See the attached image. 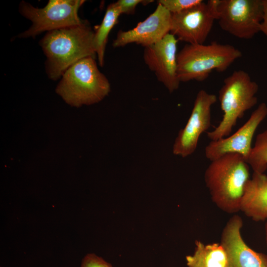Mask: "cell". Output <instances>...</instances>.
<instances>
[{"mask_svg": "<svg viewBox=\"0 0 267 267\" xmlns=\"http://www.w3.org/2000/svg\"><path fill=\"white\" fill-rule=\"evenodd\" d=\"M94 35L87 22L46 32L40 44L46 58L45 68L48 77L56 81L79 60L95 58Z\"/></svg>", "mask_w": 267, "mask_h": 267, "instance_id": "cell-1", "label": "cell"}, {"mask_svg": "<svg viewBox=\"0 0 267 267\" xmlns=\"http://www.w3.org/2000/svg\"><path fill=\"white\" fill-rule=\"evenodd\" d=\"M211 162L205 172L204 181L212 201L227 213L239 212L250 179L249 165L237 153L226 154Z\"/></svg>", "mask_w": 267, "mask_h": 267, "instance_id": "cell-2", "label": "cell"}, {"mask_svg": "<svg viewBox=\"0 0 267 267\" xmlns=\"http://www.w3.org/2000/svg\"><path fill=\"white\" fill-rule=\"evenodd\" d=\"M110 90L108 80L99 71L93 57L83 58L70 67L55 89L67 104L75 107L98 103Z\"/></svg>", "mask_w": 267, "mask_h": 267, "instance_id": "cell-3", "label": "cell"}, {"mask_svg": "<svg viewBox=\"0 0 267 267\" xmlns=\"http://www.w3.org/2000/svg\"><path fill=\"white\" fill-rule=\"evenodd\" d=\"M242 55L240 50L228 44H187L177 54L178 79L180 82H202L213 70L225 71Z\"/></svg>", "mask_w": 267, "mask_h": 267, "instance_id": "cell-4", "label": "cell"}, {"mask_svg": "<svg viewBox=\"0 0 267 267\" xmlns=\"http://www.w3.org/2000/svg\"><path fill=\"white\" fill-rule=\"evenodd\" d=\"M258 89L257 83L243 70L235 71L227 77L219 92L223 118L214 130L207 132V137L216 140L229 136L237 121L257 104Z\"/></svg>", "mask_w": 267, "mask_h": 267, "instance_id": "cell-5", "label": "cell"}, {"mask_svg": "<svg viewBox=\"0 0 267 267\" xmlns=\"http://www.w3.org/2000/svg\"><path fill=\"white\" fill-rule=\"evenodd\" d=\"M85 2L83 0H50L44 7L37 8L21 1L19 11L32 24L18 37L35 38L45 31L83 24L86 21L80 18L78 11Z\"/></svg>", "mask_w": 267, "mask_h": 267, "instance_id": "cell-6", "label": "cell"}, {"mask_svg": "<svg viewBox=\"0 0 267 267\" xmlns=\"http://www.w3.org/2000/svg\"><path fill=\"white\" fill-rule=\"evenodd\" d=\"M218 11L220 27L235 37L250 39L261 32L262 0H220Z\"/></svg>", "mask_w": 267, "mask_h": 267, "instance_id": "cell-7", "label": "cell"}, {"mask_svg": "<svg viewBox=\"0 0 267 267\" xmlns=\"http://www.w3.org/2000/svg\"><path fill=\"white\" fill-rule=\"evenodd\" d=\"M220 0L203 1L180 13L172 14L170 33L188 44H203L218 18Z\"/></svg>", "mask_w": 267, "mask_h": 267, "instance_id": "cell-8", "label": "cell"}, {"mask_svg": "<svg viewBox=\"0 0 267 267\" xmlns=\"http://www.w3.org/2000/svg\"><path fill=\"white\" fill-rule=\"evenodd\" d=\"M217 101L215 94L201 89L197 93L190 117L179 131L173 146L174 155L185 158L196 150L201 134L211 126V110Z\"/></svg>", "mask_w": 267, "mask_h": 267, "instance_id": "cell-9", "label": "cell"}, {"mask_svg": "<svg viewBox=\"0 0 267 267\" xmlns=\"http://www.w3.org/2000/svg\"><path fill=\"white\" fill-rule=\"evenodd\" d=\"M177 38L169 33L158 42L144 48L143 58L148 68L170 93L178 89Z\"/></svg>", "mask_w": 267, "mask_h": 267, "instance_id": "cell-10", "label": "cell"}, {"mask_svg": "<svg viewBox=\"0 0 267 267\" xmlns=\"http://www.w3.org/2000/svg\"><path fill=\"white\" fill-rule=\"evenodd\" d=\"M267 116V105L263 102L251 114L249 119L231 135L211 140L206 146V157L212 161L228 153H237L246 161L251 151L255 133Z\"/></svg>", "mask_w": 267, "mask_h": 267, "instance_id": "cell-11", "label": "cell"}, {"mask_svg": "<svg viewBox=\"0 0 267 267\" xmlns=\"http://www.w3.org/2000/svg\"><path fill=\"white\" fill-rule=\"evenodd\" d=\"M242 218L233 215L222 229L220 243L227 257L226 267H267V255L250 248L242 238Z\"/></svg>", "mask_w": 267, "mask_h": 267, "instance_id": "cell-12", "label": "cell"}, {"mask_svg": "<svg viewBox=\"0 0 267 267\" xmlns=\"http://www.w3.org/2000/svg\"><path fill=\"white\" fill-rule=\"evenodd\" d=\"M171 25L172 14L158 3L154 11L134 28L127 31L120 30L112 46L119 47L135 43L144 47L149 46L170 33Z\"/></svg>", "mask_w": 267, "mask_h": 267, "instance_id": "cell-13", "label": "cell"}, {"mask_svg": "<svg viewBox=\"0 0 267 267\" xmlns=\"http://www.w3.org/2000/svg\"><path fill=\"white\" fill-rule=\"evenodd\" d=\"M240 211L255 222L267 218V176L253 172L247 182Z\"/></svg>", "mask_w": 267, "mask_h": 267, "instance_id": "cell-14", "label": "cell"}, {"mask_svg": "<svg viewBox=\"0 0 267 267\" xmlns=\"http://www.w3.org/2000/svg\"><path fill=\"white\" fill-rule=\"evenodd\" d=\"M188 267H226L227 257L220 243L204 244L195 241V249L192 255L186 256Z\"/></svg>", "mask_w": 267, "mask_h": 267, "instance_id": "cell-15", "label": "cell"}, {"mask_svg": "<svg viewBox=\"0 0 267 267\" xmlns=\"http://www.w3.org/2000/svg\"><path fill=\"white\" fill-rule=\"evenodd\" d=\"M120 8L117 2L110 3L106 9L101 24L94 31L93 44L98 63L103 66L108 36L113 28L117 24L121 15Z\"/></svg>", "mask_w": 267, "mask_h": 267, "instance_id": "cell-16", "label": "cell"}, {"mask_svg": "<svg viewBox=\"0 0 267 267\" xmlns=\"http://www.w3.org/2000/svg\"><path fill=\"white\" fill-rule=\"evenodd\" d=\"M253 172L264 173L267 169V129L258 134L247 160Z\"/></svg>", "mask_w": 267, "mask_h": 267, "instance_id": "cell-17", "label": "cell"}, {"mask_svg": "<svg viewBox=\"0 0 267 267\" xmlns=\"http://www.w3.org/2000/svg\"><path fill=\"white\" fill-rule=\"evenodd\" d=\"M203 1L202 0H159L157 1V3L164 6L171 14H176L194 6Z\"/></svg>", "mask_w": 267, "mask_h": 267, "instance_id": "cell-18", "label": "cell"}, {"mask_svg": "<svg viewBox=\"0 0 267 267\" xmlns=\"http://www.w3.org/2000/svg\"><path fill=\"white\" fill-rule=\"evenodd\" d=\"M81 267H113L112 265L93 253L86 255L82 260Z\"/></svg>", "mask_w": 267, "mask_h": 267, "instance_id": "cell-19", "label": "cell"}, {"mask_svg": "<svg viewBox=\"0 0 267 267\" xmlns=\"http://www.w3.org/2000/svg\"><path fill=\"white\" fill-rule=\"evenodd\" d=\"M153 0H119L117 2L120 8L121 14H134L137 5L142 3L147 4Z\"/></svg>", "mask_w": 267, "mask_h": 267, "instance_id": "cell-20", "label": "cell"}, {"mask_svg": "<svg viewBox=\"0 0 267 267\" xmlns=\"http://www.w3.org/2000/svg\"><path fill=\"white\" fill-rule=\"evenodd\" d=\"M263 20L261 25L262 32L267 38V0H262Z\"/></svg>", "mask_w": 267, "mask_h": 267, "instance_id": "cell-21", "label": "cell"}, {"mask_svg": "<svg viewBox=\"0 0 267 267\" xmlns=\"http://www.w3.org/2000/svg\"><path fill=\"white\" fill-rule=\"evenodd\" d=\"M265 221H266L265 226V235H266V243L267 245V218Z\"/></svg>", "mask_w": 267, "mask_h": 267, "instance_id": "cell-22", "label": "cell"}]
</instances>
